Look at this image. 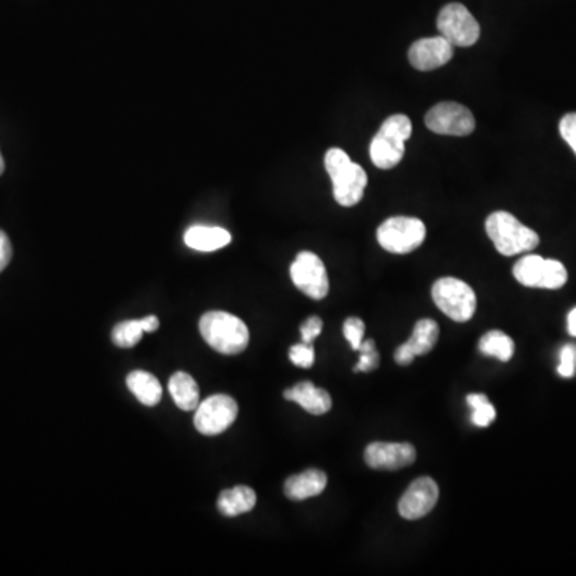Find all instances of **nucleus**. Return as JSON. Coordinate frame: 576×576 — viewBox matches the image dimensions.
<instances>
[{"label": "nucleus", "instance_id": "obj_22", "mask_svg": "<svg viewBox=\"0 0 576 576\" xmlns=\"http://www.w3.org/2000/svg\"><path fill=\"white\" fill-rule=\"evenodd\" d=\"M479 349L484 356L495 357L501 362H509L514 356L516 346H514L511 336L500 332V330H492L480 338Z\"/></svg>", "mask_w": 576, "mask_h": 576}, {"label": "nucleus", "instance_id": "obj_16", "mask_svg": "<svg viewBox=\"0 0 576 576\" xmlns=\"http://www.w3.org/2000/svg\"><path fill=\"white\" fill-rule=\"evenodd\" d=\"M327 487V476L319 469H308V471L288 477L284 485V492L287 498L293 501H303L319 496Z\"/></svg>", "mask_w": 576, "mask_h": 576}, {"label": "nucleus", "instance_id": "obj_33", "mask_svg": "<svg viewBox=\"0 0 576 576\" xmlns=\"http://www.w3.org/2000/svg\"><path fill=\"white\" fill-rule=\"evenodd\" d=\"M141 324H143L144 333L156 332L159 328V319L156 316H148L141 319Z\"/></svg>", "mask_w": 576, "mask_h": 576}, {"label": "nucleus", "instance_id": "obj_4", "mask_svg": "<svg viewBox=\"0 0 576 576\" xmlns=\"http://www.w3.org/2000/svg\"><path fill=\"white\" fill-rule=\"evenodd\" d=\"M412 136V122L404 114L384 120L370 143V157L375 167L389 170L400 164L405 154V141Z\"/></svg>", "mask_w": 576, "mask_h": 576}, {"label": "nucleus", "instance_id": "obj_8", "mask_svg": "<svg viewBox=\"0 0 576 576\" xmlns=\"http://www.w3.org/2000/svg\"><path fill=\"white\" fill-rule=\"evenodd\" d=\"M440 36L455 47H471L480 37V26L463 4H448L440 10L437 18Z\"/></svg>", "mask_w": 576, "mask_h": 576}, {"label": "nucleus", "instance_id": "obj_3", "mask_svg": "<svg viewBox=\"0 0 576 576\" xmlns=\"http://www.w3.org/2000/svg\"><path fill=\"white\" fill-rule=\"evenodd\" d=\"M485 231L498 253L504 256L530 252L540 244L538 234L508 212H493L488 216Z\"/></svg>", "mask_w": 576, "mask_h": 576}, {"label": "nucleus", "instance_id": "obj_19", "mask_svg": "<svg viewBox=\"0 0 576 576\" xmlns=\"http://www.w3.org/2000/svg\"><path fill=\"white\" fill-rule=\"evenodd\" d=\"M256 504V493L250 487L239 485V487L224 490L218 498V509L226 517H236L245 512L252 511Z\"/></svg>", "mask_w": 576, "mask_h": 576}, {"label": "nucleus", "instance_id": "obj_1", "mask_svg": "<svg viewBox=\"0 0 576 576\" xmlns=\"http://www.w3.org/2000/svg\"><path fill=\"white\" fill-rule=\"evenodd\" d=\"M200 335L205 343L224 356H236L247 349L250 341L244 320L224 311L205 312L199 320Z\"/></svg>", "mask_w": 576, "mask_h": 576}, {"label": "nucleus", "instance_id": "obj_24", "mask_svg": "<svg viewBox=\"0 0 576 576\" xmlns=\"http://www.w3.org/2000/svg\"><path fill=\"white\" fill-rule=\"evenodd\" d=\"M469 407L472 408V423L479 428H488L495 421L496 410L485 394H469L466 397Z\"/></svg>", "mask_w": 576, "mask_h": 576}, {"label": "nucleus", "instance_id": "obj_15", "mask_svg": "<svg viewBox=\"0 0 576 576\" xmlns=\"http://www.w3.org/2000/svg\"><path fill=\"white\" fill-rule=\"evenodd\" d=\"M287 400H292L311 415H325L332 408V397L325 389L316 388L311 381H303L284 392Z\"/></svg>", "mask_w": 576, "mask_h": 576}, {"label": "nucleus", "instance_id": "obj_14", "mask_svg": "<svg viewBox=\"0 0 576 576\" xmlns=\"http://www.w3.org/2000/svg\"><path fill=\"white\" fill-rule=\"evenodd\" d=\"M453 58V45L444 36L416 40L408 50V60L418 71H432Z\"/></svg>", "mask_w": 576, "mask_h": 576}, {"label": "nucleus", "instance_id": "obj_2", "mask_svg": "<svg viewBox=\"0 0 576 576\" xmlns=\"http://www.w3.org/2000/svg\"><path fill=\"white\" fill-rule=\"evenodd\" d=\"M325 170L332 178L336 202L343 207L359 204L368 183L364 168L354 164L343 149L332 148L325 154Z\"/></svg>", "mask_w": 576, "mask_h": 576}, {"label": "nucleus", "instance_id": "obj_13", "mask_svg": "<svg viewBox=\"0 0 576 576\" xmlns=\"http://www.w3.org/2000/svg\"><path fill=\"white\" fill-rule=\"evenodd\" d=\"M365 463L380 471H397L415 463L416 450L407 442H372L365 448Z\"/></svg>", "mask_w": 576, "mask_h": 576}, {"label": "nucleus", "instance_id": "obj_6", "mask_svg": "<svg viewBox=\"0 0 576 576\" xmlns=\"http://www.w3.org/2000/svg\"><path fill=\"white\" fill-rule=\"evenodd\" d=\"M376 239L386 252L405 255L423 244L426 226L423 221L412 216H392L381 223Z\"/></svg>", "mask_w": 576, "mask_h": 576}, {"label": "nucleus", "instance_id": "obj_25", "mask_svg": "<svg viewBox=\"0 0 576 576\" xmlns=\"http://www.w3.org/2000/svg\"><path fill=\"white\" fill-rule=\"evenodd\" d=\"M360 359L354 372H373L380 365V354L376 351L375 341L365 340L360 344Z\"/></svg>", "mask_w": 576, "mask_h": 576}, {"label": "nucleus", "instance_id": "obj_9", "mask_svg": "<svg viewBox=\"0 0 576 576\" xmlns=\"http://www.w3.org/2000/svg\"><path fill=\"white\" fill-rule=\"evenodd\" d=\"M237 413H239V407H237L236 400L228 394H215L205 399L196 408L194 424L200 434L218 436L236 421Z\"/></svg>", "mask_w": 576, "mask_h": 576}, {"label": "nucleus", "instance_id": "obj_35", "mask_svg": "<svg viewBox=\"0 0 576 576\" xmlns=\"http://www.w3.org/2000/svg\"><path fill=\"white\" fill-rule=\"evenodd\" d=\"M4 170H5L4 157H2V154H0V175L4 173Z\"/></svg>", "mask_w": 576, "mask_h": 576}, {"label": "nucleus", "instance_id": "obj_21", "mask_svg": "<svg viewBox=\"0 0 576 576\" xmlns=\"http://www.w3.org/2000/svg\"><path fill=\"white\" fill-rule=\"evenodd\" d=\"M439 340V325L431 319L418 320L413 335L407 341V346L413 352V356H426Z\"/></svg>", "mask_w": 576, "mask_h": 576}, {"label": "nucleus", "instance_id": "obj_32", "mask_svg": "<svg viewBox=\"0 0 576 576\" xmlns=\"http://www.w3.org/2000/svg\"><path fill=\"white\" fill-rule=\"evenodd\" d=\"M394 359H396V362L399 365H410L413 360H415V356H413V352L408 349L407 344L404 343L396 349Z\"/></svg>", "mask_w": 576, "mask_h": 576}, {"label": "nucleus", "instance_id": "obj_20", "mask_svg": "<svg viewBox=\"0 0 576 576\" xmlns=\"http://www.w3.org/2000/svg\"><path fill=\"white\" fill-rule=\"evenodd\" d=\"M127 386L141 404L154 407L162 399V384L151 373L136 370L127 376Z\"/></svg>", "mask_w": 576, "mask_h": 576}, {"label": "nucleus", "instance_id": "obj_34", "mask_svg": "<svg viewBox=\"0 0 576 576\" xmlns=\"http://www.w3.org/2000/svg\"><path fill=\"white\" fill-rule=\"evenodd\" d=\"M568 333L576 338V308L568 314Z\"/></svg>", "mask_w": 576, "mask_h": 576}, {"label": "nucleus", "instance_id": "obj_27", "mask_svg": "<svg viewBox=\"0 0 576 576\" xmlns=\"http://www.w3.org/2000/svg\"><path fill=\"white\" fill-rule=\"evenodd\" d=\"M343 333L346 336V340L351 344V348L354 351H359L360 344L364 341L365 335V324L364 320L359 319V317H349L346 319L343 325Z\"/></svg>", "mask_w": 576, "mask_h": 576}, {"label": "nucleus", "instance_id": "obj_17", "mask_svg": "<svg viewBox=\"0 0 576 576\" xmlns=\"http://www.w3.org/2000/svg\"><path fill=\"white\" fill-rule=\"evenodd\" d=\"M231 234L218 226H192L184 232V244L197 252H215L231 244Z\"/></svg>", "mask_w": 576, "mask_h": 576}, {"label": "nucleus", "instance_id": "obj_30", "mask_svg": "<svg viewBox=\"0 0 576 576\" xmlns=\"http://www.w3.org/2000/svg\"><path fill=\"white\" fill-rule=\"evenodd\" d=\"M322 328H324V322L317 316L309 317V319L304 320L303 325H301V341L303 343H314L317 336L322 333Z\"/></svg>", "mask_w": 576, "mask_h": 576}, {"label": "nucleus", "instance_id": "obj_5", "mask_svg": "<svg viewBox=\"0 0 576 576\" xmlns=\"http://www.w3.org/2000/svg\"><path fill=\"white\" fill-rule=\"evenodd\" d=\"M432 300L445 316L455 322H468L476 314V293L463 280L442 277L432 285Z\"/></svg>", "mask_w": 576, "mask_h": 576}, {"label": "nucleus", "instance_id": "obj_7", "mask_svg": "<svg viewBox=\"0 0 576 576\" xmlns=\"http://www.w3.org/2000/svg\"><path fill=\"white\" fill-rule=\"evenodd\" d=\"M512 274L519 284L530 288L557 290L567 284L568 274L564 264L557 260H544L538 255H527L517 261Z\"/></svg>", "mask_w": 576, "mask_h": 576}, {"label": "nucleus", "instance_id": "obj_28", "mask_svg": "<svg viewBox=\"0 0 576 576\" xmlns=\"http://www.w3.org/2000/svg\"><path fill=\"white\" fill-rule=\"evenodd\" d=\"M557 372L564 378H572L576 372V346L567 344L560 351V364L557 367Z\"/></svg>", "mask_w": 576, "mask_h": 576}, {"label": "nucleus", "instance_id": "obj_10", "mask_svg": "<svg viewBox=\"0 0 576 576\" xmlns=\"http://www.w3.org/2000/svg\"><path fill=\"white\" fill-rule=\"evenodd\" d=\"M293 284L312 300H324L330 290L327 269L319 256L312 252H301L290 268Z\"/></svg>", "mask_w": 576, "mask_h": 576}, {"label": "nucleus", "instance_id": "obj_11", "mask_svg": "<svg viewBox=\"0 0 576 576\" xmlns=\"http://www.w3.org/2000/svg\"><path fill=\"white\" fill-rule=\"evenodd\" d=\"M426 127L437 135L468 136L476 128V120L463 104L445 103L436 104L426 114Z\"/></svg>", "mask_w": 576, "mask_h": 576}, {"label": "nucleus", "instance_id": "obj_26", "mask_svg": "<svg viewBox=\"0 0 576 576\" xmlns=\"http://www.w3.org/2000/svg\"><path fill=\"white\" fill-rule=\"evenodd\" d=\"M288 357L296 367L311 368L314 365V360H316V351H314L312 344L301 341L300 344H295L290 348Z\"/></svg>", "mask_w": 576, "mask_h": 576}, {"label": "nucleus", "instance_id": "obj_23", "mask_svg": "<svg viewBox=\"0 0 576 576\" xmlns=\"http://www.w3.org/2000/svg\"><path fill=\"white\" fill-rule=\"evenodd\" d=\"M144 328L140 320H125L112 330V341L119 348L130 349L140 343Z\"/></svg>", "mask_w": 576, "mask_h": 576}, {"label": "nucleus", "instance_id": "obj_31", "mask_svg": "<svg viewBox=\"0 0 576 576\" xmlns=\"http://www.w3.org/2000/svg\"><path fill=\"white\" fill-rule=\"evenodd\" d=\"M13 250L10 239L4 231H0V272L7 268L8 263L12 260Z\"/></svg>", "mask_w": 576, "mask_h": 576}, {"label": "nucleus", "instance_id": "obj_29", "mask_svg": "<svg viewBox=\"0 0 576 576\" xmlns=\"http://www.w3.org/2000/svg\"><path fill=\"white\" fill-rule=\"evenodd\" d=\"M560 136L564 138L565 143L572 148L576 156V112L572 114H567V116L562 117L559 124Z\"/></svg>", "mask_w": 576, "mask_h": 576}, {"label": "nucleus", "instance_id": "obj_18", "mask_svg": "<svg viewBox=\"0 0 576 576\" xmlns=\"http://www.w3.org/2000/svg\"><path fill=\"white\" fill-rule=\"evenodd\" d=\"M168 391L178 408L184 412L196 410L200 404L199 386L191 375L184 372L175 373L168 381Z\"/></svg>", "mask_w": 576, "mask_h": 576}, {"label": "nucleus", "instance_id": "obj_12", "mask_svg": "<svg viewBox=\"0 0 576 576\" xmlns=\"http://www.w3.org/2000/svg\"><path fill=\"white\" fill-rule=\"evenodd\" d=\"M439 501V485L431 477H420L408 485L399 501V514L407 520L423 519Z\"/></svg>", "mask_w": 576, "mask_h": 576}]
</instances>
